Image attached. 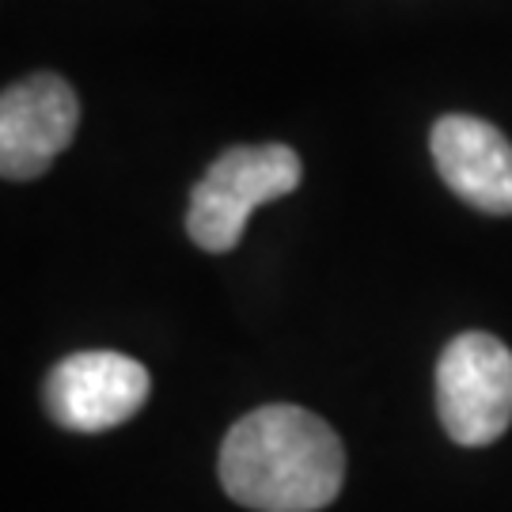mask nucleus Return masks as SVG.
<instances>
[{"label": "nucleus", "instance_id": "obj_6", "mask_svg": "<svg viewBox=\"0 0 512 512\" xmlns=\"http://www.w3.org/2000/svg\"><path fill=\"white\" fill-rule=\"evenodd\" d=\"M433 164L452 194L490 217H512V145L482 118L448 114L433 126Z\"/></svg>", "mask_w": 512, "mask_h": 512}, {"label": "nucleus", "instance_id": "obj_3", "mask_svg": "<svg viewBox=\"0 0 512 512\" xmlns=\"http://www.w3.org/2000/svg\"><path fill=\"white\" fill-rule=\"evenodd\" d=\"M437 414L448 437L482 448L512 425V349L494 334H459L437 361Z\"/></svg>", "mask_w": 512, "mask_h": 512}, {"label": "nucleus", "instance_id": "obj_2", "mask_svg": "<svg viewBox=\"0 0 512 512\" xmlns=\"http://www.w3.org/2000/svg\"><path fill=\"white\" fill-rule=\"evenodd\" d=\"M304 167L289 145H239L217 156L205 179L190 190L186 232L209 255L236 251L258 205L293 194Z\"/></svg>", "mask_w": 512, "mask_h": 512}, {"label": "nucleus", "instance_id": "obj_1", "mask_svg": "<svg viewBox=\"0 0 512 512\" xmlns=\"http://www.w3.org/2000/svg\"><path fill=\"white\" fill-rule=\"evenodd\" d=\"M346 452L323 418L304 406H262L239 418L220 444L224 494L255 512H319L342 490Z\"/></svg>", "mask_w": 512, "mask_h": 512}, {"label": "nucleus", "instance_id": "obj_5", "mask_svg": "<svg viewBox=\"0 0 512 512\" xmlns=\"http://www.w3.org/2000/svg\"><path fill=\"white\" fill-rule=\"evenodd\" d=\"M80 126V99L57 73H35L8 84L0 95V171L12 183L46 175L73 145Z\"/></svg>", "mask_w": 512, "mask_h": 512}, {"label": "nucleus", "instance_id": "obj_4", "mask_svg": "<svg viewBox=\"0 0 512 512\" xmlns=\"http://www.w3.org/2000/svg\"><path fill=\"white\" fill-rule=\"evenodd\" d=\"M152 380L141 361L114 349H84L46 376V414L69 433H107L145 406Z\"/></svg>", "mask_w": 512, "mask_h": 512}]
</instances>
